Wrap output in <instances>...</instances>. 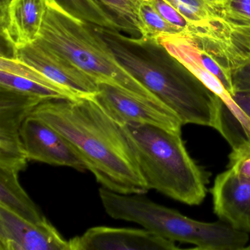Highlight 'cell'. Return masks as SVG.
<instances>
[{"instance_id":"21","label":"cell","mask_w":250,"mask_h":250,"mask_svg":"<svg viewBox=\"0 0 250 250\" xmlns=\"http://www.w3.org/2000/svg\"><path fill=\"white\" fill-rule=\"evenodd\" d=\"M0 87L43 99H68L65 95L30 79L0 71ZM69 100V99H68Z\"/></svg>"},{"instance_id":"5","label":"cell","mask_w":250,"mask_h":250,"mask_svg":"<svg viewBox=\"0 0 250 250\" xmlns=\"http://www.w3.org/2000/svg\"><path fill=\"white\" fill-rule=\"evenodd\" d=\"M123 127L149 189L188 206H198L204 200V173L187 151L181 134L153 125Z\"/></svg>"},{"instance_id":"22","label":"cell","mask_w":250,"mask_h":250,"mask_svg":"<svg viewBox=\"0 0 250 250\" xmlns=\"http://www.w3.org/2000/svg\"><path fill=\"white\" fill-rule=\"evenodd\" d=\"M0 71H6L11 74L21 76V77L30 79V80L40 83L43 85L47 86L54 90L61 92V93L65 95L69 100L74 101L79 99L74 93H71L67 89L64 88L60 84H57L39 70L30 66L14 57L9 58V57L2 55L0 58Z\"/></svg>"},{"instance_id":"20","label":"cell","mask_w":250,"mask_h":250,"mask_svg":"<svg viewBox=\"0 0 250 250\" xmlns=\"http://www.w3.org/2000/svg\"><path fill=\"white\" fill-rule=\"evenodd\" d=\"M137 20L141 37L156 39L162 34H174L182 32L165 20L147 0H140L137 8Z\"/></svg>"},{"instance_id":"4","label":"cell","mask_w":250,"mask_h":250,"mask_svg":"<svg viewBox=\"0 0 250 250\" xmlns=\"http://www.w3.org/2000/svg\"><path fill=\"white\" fill-rule=\"evenodd\" d=\"M99 197L105 211L111 217L138 224L174 242L192 244L194 249L203 250L250 248L248 232L235 229L223 221L195 220L142 194H121L102 187Z\"/></svg>"},{"instance_id":"27","label":"cell","mask_w":250,"mask_h":250,"mask_svg":"<svg viewBox=\"0 0 250 250\" xmlns=\"http://www.w3.org/2000/svg\"><path fill=\"white\" fill-rule=\"evenodd\" d=\"M231 78L233 93L250 90V61L241 68L234 70Z\"/></svg>"},{"instance_id":"12","label":"cell","mask_w":250,"mask_h":250,"mask_svg":"<svg viewBox=\"0 0 250 250\" xmlns=\"http://www.w3.org/2000/svg\"><path fill=\"white\" fill-rule=\"evenodd\" d=\"M0 250H71L49 222L33 223L0 206Z\"/></svg>"},{"instance_id":"7","label":"cell","mask_w":250,"mask_h":250,"mask_svg":"<svg viewBox=\"0 0 250 250\" xmlns=\"http://www.w3.org/2000/svg\"><path fill=\"white\" fill-rule=\"evenodd\" d=\"M93 99L122 126L126 124L153 125L181 134L184 125L167 106L147 103L106 83H99V90Z\"/></svg>"},{"instance_id":"28","label":"cell","mask_w":250,"mask_h":250,"mask_svg":"<svg viewBox=\"0 0 250 250\" xmlns=\"http://www.w3.org/2000/svg\"><path fill=\"white\" fill-rule=\"evenodd\" d=\"M209 5L213 8V7L216 6V5H219L222 2V0H205Z\"/></svg>"},{"instance_id":"16","label":"cell","mask_w":250,"mask_h":250,"mask_svg":"<svg viewBox=\"0 0 250 250\" xmlns=\"http://www.w3.org/2000/svg\"><path fill=\"white\" fill-rule=\"evenodd\" d=\"M231 146L250 143V90L234 92L227 103L222 102L217 130Z\"/></svg>"},{"instance_id":"24","label":"cell","mask_w":250,"mask_h":250,"mask_svg":"<svg viewBox=\"0 0 250 250\" xmlns=\"http://www.w3.org/2000/svg\"><path fill=\"white\" fill-rule=\"evenodd\" d=\"M172 5L188 22L192 24L205 22L214 15V11L205 0H165Z\"/></svg>"},{"instance_id":"6","label":"cell","mask_w":250,"mask_h":250,"mask_svg":"<svg viewBox=\"0 0 250 250\" xmlns=\"http://www.w3.org/2000/svg\"><path fill=\"white\" fill-rule=\"evenodd\" d=\"M156 40L172 57L188 68L222 102L233 93L231 71L213 54L187 31L162 34Z\"/></svg>"},{"instance_id":"14","label":"cell","mask_w":250,"mask_h":250,"mask_svg":"<svg viewBox=\"0 0 250 250\" xmlns=\"http://www.w3.org/2000/svg\"><path fill=\"white\" fill-rule=\"evenodd\" d=\"M49 0H1V33L13 52L40 39Z\"/></svg>"},{"instance_id":"11","label":"cell","mask_w":250,"mask_h":250,"mask_svg":"<svg viewBox=\"0 0 250 250\" xmlns=\"http://www.w3.org/2000/svg\"><path fill=\"white\" fill-rule=\"evenodd\" d=\"M23 148L29 161L54 166L68 167L84 172L87 169L70 143L49 124L30 115L21 128Z\"/></svg>"},{"instance_id":"23","label":"cell","mask_w":250,"mask_h":250,"mask_svg":"<svg viewBox=\"0 0 250 250\" xmlns=\"http://www.w3.org/2000/svg\"><path fill=\"white\" fill-rule=\"evenodd\" d=\"M213 9L214 14L225 21L250 26V0H222Z\"/></svg>"},{"instance_id":"15","label":"cell","mask_w":250,"mask_h":250,"mask_svg":"<svg viewBox=\"0 0 250 250\" xmlns=\"http://www.w3.org/2000/svg\"><path fill=\"white\" fill-rule=\"evenodd\" d=\"M210 193L219 219L250 233V181L228 168L216 177Z\"/></svg>"},{"instance_id":"25","label":"cell","mask_w":250,"mask_h":250,"mask_svg":"<svg viewBox=\"0 0 250 250\" xmlns=\"http://www.w3.org/2000/svg\"><path fill=\"white\" fill-rule=\"evenodd\" d=\"M228 168L238 176L250 181V143L244 141L232 148Z\"/></svg>"},{"instance_id":"1","label":"cell","mask_w":250,"mask_h":250,"mask_svg":"<svg viewBox=\"0 0 250 250\" xmlns=\"http://www.w3.org/2000/svg\"><path fill=\"white\" fill-rule=\"evenodd\" d=\"M31 115L65 137L102 187L125 194L150 190L124 127L93 97L44 101Z\"/></svg>"},{"instance_id":"18","label":"cell","mask_w":250,"mask_h":250,"mask_svg":"<svg viewBox=\"0 0 250 250\" xmlns=\"http://www.w3.org/2000/svg\"><path fill=\"white\" fill-rule=\"evenodd\" d=\"M71 15L93 25L123 33L118 23L95 0H55Z\"/></svg>"},{"instance_id":"17","label":"cell","mask_w":250,"mask_h":250,"mask_svg":"<svg viewBox=\"0 0 250 250\" xmlns=\"http://www.w3.org/2000/svg\"><path fill=\"white\" fill-rule=\"evenodd\" d=\"M20 171L0 167V206L33 223L47 220L19 181Z\"/></svg>"},{"instance_id":"13","label":"cell","mask_w":250,"mask_h":250,"mask_svg":"<svg viewBox=\"0 0 250 250\" xmlns=\"http://www.w3.org/2000/svg\"><path fill=\"white\" fill-rule=\"evenodd\" d=\"M70 241L71 250H176L175 242L146 229L93 227Z\"/></svg>"},{"instance_id":"19","label":"cell","mask_w":250,"mask_h":250,"mask_svg":"<svg viewBox=\"0 0 250 250\" xmlns=\"http://www.w3.org/2000/svg\"><path fill=\"white\" fill-rule=\"evenodd\" d=\"M122 29L123 33L141 37L137 8L140 0H95Z\"/></svg>"},{"instance_id":"2","label":"cell","mask_w":250,"mask_h":250,"mask_svg":"<svg viewBox=\"0 0 250 250\" xmlns=\"http://www.w3.org/2000/svg\"><path fill=\"white\" fill-rule=\"evenodd\" d=\"M120 63L181 120L216 130L222 101L154 39L95 26Z\"/></svg>"},{"instance_id":"3","label":"cell","mask_w":250,"mask_h":250,"mask_svg":"<svg viewBox=\"0 0 250 250\" xmlns=\"http://www.w3.org/2000/svg\"><path fill=\"white\" fill-rule=\"evenodd\" d=\"M39 41L98 83L115 86L147 103L166 106L120 63L95 25L71 15L55 0H49Z\"/></svg>"},{"instance_id":"8","label":"cell","mask_w":250,"mask_h":250,"mask_svg":"<svg viewBox=\"0 0 250 250\" xmlns=\"http://www.w3.org/2000/svg\"><path fill=\"white\" fill-rule=\"evenodd\" d=\"M43 99L0 87V167L26 169L27 159L21 140L24 121Z\"/></svg>"},{"instance_id":"26","label":"cell","mask_w":250,"mask_h":250,"mask_svg":"<svg viewBox=\"0 0 250 250\" xmlns=\"http://www.w3.org/2000/svg\"><path fill=\"white\" fill-rule=\"evenodd\" d=\"M159 14L172 25L184 31L191 25L188 20L165 0H147Z\"/></svg>"},{"instance_id":"9","label":"cell","mask_w":250,"mask_h":250,"mask_svg":"<svg viewBox=\"0 0 250 250\" xmlns=\"http://www.w3.org/2000/svg\"><path fill=\"white\" fill-rule=\"evenodd\" d=\"M185 31L214 55L232 74L250 61V26L234 24L216 14L205 22L192 24Z\"/></svg>"},{"instance_id":"10","label":"cell","mask_w":250,"mask_h":250,"mask_svg":"<svg viewBox=\"0 0 250 250\" xmlns=\"http://www.w3.org/2000/svg\"><path fill=\"white\" fill-rule=\"evenodd\" d=\"M13 57L39 70L78 99L93 97L99 83L63 55L41 41L13 52Z\"/></svg>"}]
</instances>
